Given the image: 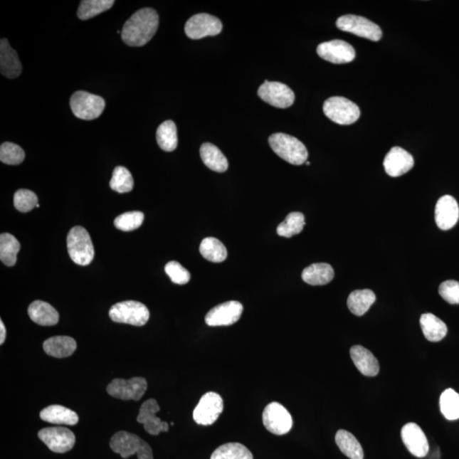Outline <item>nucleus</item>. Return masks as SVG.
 I'll list each match as a JSON object with an SVG mask.
<instances>
[{"label": "nucleus", "mask_w": 459, "mask_h": 459, "mask_svg": "<svg viewBox=\"0 0 459 459\" xmlns=\"http://www.w3.org/2000/svg\"><path fill=\"white\" fill-rule=\"evenodd\" d=\"M439 294L441 298L451 305L459 304V283L448 280L440 284Z\"/></svg>", "instance_id": "37998d69"}, {"label": "nucleus", "mask_w": 459, "mask_h": 459, "mask_svg": "<svg viewBox=\"0 0 459 459\" xmlns=\"http://www.w3.org/2000/svg\"><path fill=\"white\" fill-rule=\"evenodd\" d=\"M199 251L204 259L213 263H221L227 258L225 245L214 238H204L200 244Z\"/></svg>", "instance_id": "2f4dec72"}, {"label": "nucleus", "mask_w": 459, "mask_h": 459, "mask_svg": "<svg viewBox=\"0 0 459 459\" xmlns=\"http://www.w3.org/2000/svg\"><path fill=\"white\" fill-rule=\"evenodd\" d=\"M106 102L99 95L86 91H77L70 99L73 115L82 120H94L102 115Z\"/></svg>", "instance_id": "423d86ee"}, {"label": "nucleus", "mask_w": 459, "mask_h": 459, "mask_svg": "<svg viewBox=\"0 0 459 459\" xmlns=\"http://www.w3.org/2000/svg\"><path fill=\"white\" fill-rule=\"evenodd\" d=\"M25 159L23 148L12 142H4L0 147V160L9 165H19Z\"/></svg>", "instance_id": "58836bf2"}, {"label": "nucleus", "mask_w": 459, "mask_h": 459, "mask_svg": "<svg viewBox=\"0 0 459 459\" xmlns=\"http://www.w3.org/2000/svg\"><path fill=\"white\" fill-rule=\"evenodd\" d=\"M335 443L340 451L351 459H364V453L359 441L352 433L344 430L337 432Z\"/></svg>", "instance_id": "c85d7f7f"}, {"label": "nucleus", "mask_w": 459, "mask_h": 459, "mask_svg": "<svg viewBox=\"0 0 459 459\" xmlns=\"http://www.w3.org/2000/svg\"><path fill=\"white\" fill-rule=\"evenodd\" d=\"M31 320L41 326H55L59 322V313L53 306L45 301L36 300L29 305Z\"/></svg>", "instance_id": "5701e85b"}, {"label": "nucleus", "mask_w": 459, "mask_h": 459, "mask_svg": "<svg viewBox=\"0 0 459 459\" xmlns=\"http://www.w3.org/2000/svg\"><path fill=\"white\" fill-rule=\"evenodd\" d=\"M317 51L321 58L334 64L349 63L356 58L353 46L339 39L320 43Z\"/></svg>", "instance_id": "dca6fc26"}, {"label": "nucleus", "mask_w": 459, "mask_h": 459, "mask_svg": "<svg viewBox=\"0 0 459 459\" xmlns=\"http://www.w3.org/2000/svg\"><path fill=\"white\" fill-rule=\"evenodd\" d=\"M41 418L55 425L75 426L78 422V414L74 411L60 405L49 406L43 409Z\"/></svg>", "instance_id": "393cba45"}, {"label": "nucleus", "mask_w": 459, "mask_h": 459, "mask_svg": "<svg viewBox=\"0 0 459 459\" xmlns=\"http://www.w3.org/2000/svg\"><path fill=\"white\" fill-rule=\"evenodd\" d=\"M144 217V213L139 211L122 213L115 218V226L117 229L122 231L137 230L142 225Z\"/></svg>", "instance_id": "ea45409f"}, {"label": "nucleus", "mask_w": 459, "mask_h": 459, "mask_svg": "<svg viewBox=\"0 0 459 459\" xmlns=\"http://www.w3.org/2000/svg\"><path fill=\"white\" fill-rule=\"evenodd\" d=\"M323 112L329 119L340 125H349L359 120L360 108L356 103L344 97L334 96L323 105Z\"/></svg>", "instance_id": "0eeeda50"}, {"label": "nucleus", "mask_w": 459, "mask_h": 459, "mask_svg": "<svg viewBox=\"0 0 459 459\" xmlns=\"http://www.w3.org/2000/svg\"><path fill=\"white\" fill-rule=\"evenodd\" d=\"M243 306L238 301H228L213 307L205 317V322L211 327L230 326L241 317Z\"/></svg>", "instance_id": "2eb2a0df"}, {"label": "nucleus", "mask_w": 459, "mask_h": 459, "mask_svg": "<svg viewBox=\"0 0 459 459\" xmlns=\"http://www.w3.org/2000/svg\"><path fill=\"white\" fill-rule=\"evenodd\" d=\"M262 418L266 430L274 435H286L291 431L292 426L291 414L278 402H272L266 406Z\"/></svg>", "instance_id": "1a4fd4ad"}, {"label": "nucleus", "mask_w": 459, "mask_h": 459, "mask_svg": "<svg viewBox=\"0 0 459 459\" xmlns=\"http://www.w3.org/2000/svg\"><path fill=\"white\" fill-rule=\"evenodd\" d=\"M305 225V216L302 213L292 212L287 214L285 221L278 226V234L280 237L292 238L300 234Z\"/></svg>", "instance_id": "c9c22d12"}, {"label": "nucleus", "mask_w": 459, "mask_h": 459, "mask_svg": "<svg viewBox=\"0 0 459 459\" xmlns=\"http://www.w3.org/2000/svg\"><path fill=\"white\" fill-rule=\"evenodd\" d=\"M337 28L344 32L351 33L358 37L379 41L382 38V30L373 21L364 16L345 15L336 21Z\"/></svg>", "instance_id": "6e6552de"}, {"label": "nucleus", "mask_w": 459, "mask_h": 459, "mask_svg": "<svg viewBox=\"0 0 459 459\" xmlns=\"http://www.w3.org/2000/svg\"><path fill=\"white\" fill-rule=\"evenodd\" d=\"M305 164H306V165H310V162H306V163H305Z\"/></svg>", "instance_id": "a18cd8bd"}, {"label": "nucleus", "mask_w": 459, "mask_h": 459, "mask_svg": "<svg viewBox=\"0 0 459 459\" xmlns=\"http://www.w3.org/2000/svg\"><path fill=\"white\" fill-rule=\"evenodd\" d=\"M269 144L275 154L294 165H302L307 162L308 151L302 142L292 135L275 133L270 135Z\"/></svg>", "instance_id": "f03ea898"}, {"label": "nucleus", "mask_w": 459, "mask_h": 459, "mask_svg": "<svg viewBox=\"0 0 459 459\" xmlns=\"http://www.w3.org/2000/svg\"><path fill=\"white\" fill-rule=\"evenodd\" d=\"M200 156L209 169L218 173L226 172L228 161L222 152L211 143H204L200 148Z\"/></svg>", "instance_id": "bb28decb"}, {"label": "nucleus", "mask_w": 459, "mask_h": 459, "mask_svg": "<svg viewBox=\"0 0 459 459\" xmlns=\"http://www.w3.org/2000/svg\"><path fill=\"white\" fill-rule=\"evenodd\" d=\"M165 273L174 283L184 285L189 283L191 274L177 261H170L165 265Z\"/></svg>", "instance_id": "79ce46f5"}, {"label": "nucleus", "mask_w": 459, "mask_h": 459, "mask_svg": "<svg viewBox=\"0 0 459 459\" xmlns=\"http://www.w3.org/2000/svg\"><path fill=\"white\" fill-rule=\"evenodd\" d=\"M110 447L113 452L119 453L122 458H128L137 454L138 459H153L149 444L132 433H116L112 437Z\"/></svg>", "instance_id": "20e7f679"}, {"label": "nucleus", "mask_w": 459, "mask_h": 459, "mask_svg": "<svg viewBox=\"0 0 459 459\" xmlns=\"http://www.w3.org/2000/svg\"><path fill=\"white\" fill-rule=\"evenodd\" d=\"M351 357L357 369L367 377H374L379 371V364L374 354L362 347L355 345L351 349Z\"/></svg>", "instance_id": "4be33fe9"}, {"label": "nucleus", "mask_w": 459, "mask_h": 459, "mask_svg": "<svg viewBox=\"0 0 459 459\" xmlns=\"http://www.w3.org/2000/svg\"><path fill=\"white\" fill-rule=\"evenodd\" d=\"M262 100L278 108H287L295 102V95L290 87L279 82L265 80L258 90Z\"/></svg>", "instance_id": "9b49d317"}, {"label": "nucleus", "mask_w": 459, "mask_h": 459, "mask_svg": "<svg viewBox=\"0 0 459 459\" xmlns=\"http://www.w3.org/2000/svg\"><path fill=\"white\" fill-rule=\"evenodd\" d=\"M334 278L333 268L327 263L312 264L304 269L303 281L312 286H322L329 283Z\"/></svg>", "instance_id": "a878e982"}, {"label": "nucleus", "mask_w": 459, "mask_h": 459, "mask_svg": "<svg viewBox=\"0 0 459 459\" xmlns=\"http://www.w3.org/2000/svg\"><path fill=\"white\" fill-rule=\"evenodd\" d=\"M38 204V199L33 191L20 189L14 195V205L17 211L28 213Z\"/></svg>", "instance_id": "a19ab883"}, {"label": "nucleus", "mask_w": 459, "mask_h": 459, "mask_svg": "<svg viewBox=\"0 0 459 459\" xmlns=\"http://www.w3.org/2000/svg\"><path fill=\"white\" fill-rule=\"evenodd\" d=\"M109 317L115 322L142 327L149 320L150 312L145 305L138 301L127 300L112 305Z\"/></svg>", "instance_id": "39448f33"}, {"label": "nucleus", "mask_w": 459, "mask_h": 459, "mask_svg": "<svg viewBox=\"0 0 459 459\" xmlns=\"http://www.w3.org/2000/svg\"><path fill=\"white\" fill-rule=\"evenodd\" d=\"M401 439L408 451L417 458H425L428 453V443L425 433L417 423H408L401 428Z\"/></svg>", "instance_id": "f3484780"}, {"label": "nucleus", "mask_w": 459, "mask_h": 459, "mask_svg": "<svg viewBox=\"0 0 459 459\" xmlns=\"http://www.w3.org/2000/svg\"><path fill=\"white\" fill-rule=\"evenodd\" d=\"M211 459H253V454L241 443H226L218 447Z\"/></svg>", "instance_id": "f704fd0d"}, {"label": "nucleus", "mask_w": 459, "mask_h": 459, "mask_svg": "<svg viewBox=\"0 0 459 459\" xmlns=\"http://www.w3.org/2000/svg\"><path fill=\"white\" fill-rule=\"evenodd\" d=\"M111 189L119 194H127L133 190L134 179L128 169L117 166L113 170L110 181Z\"/></svg>", "instance_id": "4c0bfd02"}, {"label": "nucleus", "mask_w": 459, "mask_h": 459, "mask_svg": "<svg viewBox=\"0 0 459 459\" xmlns=\"http://www.w3.org/2000/svg\"><path fill=\"white\" fill-rule=\"evenodd\" d=\"M159 25V16L155 10L142 9L126 21L121 32L122 41L132 47L145 46L154 36Z\"/></svg>", "instance_id": "f257e3e1"}, {"label": "nucleus", "mask_w": 459, "mask_h": 459, "mask_svg": "<svg viewBox=\"0 0 459 459\" xmlns=\"http://www.w3.org/2000/svg\"><path fill=\"white\" fill-rule=\"evenodd\" d=\"M68 251L74 263L88 265L94 260L95 249L88 231L82 226L70 230L67 238Z\"/></svg>", "instance_id": "7ed1b4c3"}, {"label": "nucleus", "mask_w": 459, "mask_h": 459, "mask_svg": "<svg viewBox=\"0 0 459 459\" xmlns=\"http://www.w3.org/2000/svg\"><path fill=\"white\" fill-rule=\"evenodd\" d=\"M421 326L423 335L431 342H439L448 334V327L445 322L431 313L422 315Z\"/></svg>", "instance_id": "cd10ccee"}, {"label": "nucleus", "mask_w": 459, "mask_h": 459, "mask_svg": "<svg viewBox=\"0 0 459 459\" xmlns=\"http://www.w3.org/2000/svg\"><path fill=\"white\" fill-rule=\"evenodd\" d=\"M440 412L448 421L459 418V394L453 389H448L440 398Z\"/></svg>", "instance_id": "e433bc0d"}, {"label": "nucleus", "mask_w": 459, "mask_h": 459, "mask_svg": "<svg viewBox=\"0 0 459 459\" xmlns=\"http://www.w3.org/2000/svg\"><path fill=\"white\" fill-rule=\"evenodd\" d=\"M413 157L401 147L391 148L384 160L386 172L391 177H399L413 168Z\"/></svg>", "instance_id": "6ab92c4d"}, {"label": "nucleus", "mask_w": 459, "mask_h": 459, "mask_svg": "<svg viewBox=\"0 0 459 459\" xmlns=\"http://www.w3.org/2000/svg\"><path fill=\"white\" fill-rule=\"evenodd\" d=\"M21 245L14 236L3 233L0 236V260L7 266L16 263L17 253L20 251Z\"/></svg>", "instance_id": "473e14b6"}, {"label": "nucleus", "mask_w": 459, "mask_h": 459, "mask_svg": "<svg viewBox=\"0 0 459 459\" xmlns=\"http://www.w3.org/2000/svg\"><path fill=\"white\" fill-rule=\"evenodd\" d=\"M38 437L51 451L64 453L70 451L75 444V436L64 427H49L38 432Z\"/></svg>", "instance_id": "4468645a"}, {"label": "nucleus", "mask_w": 459, "mask_h": 459, "mask_svg": "<svg viewBox=\"0 0 459 459\" xmlns=\"http://www.w3.org/2000/svg\"><path fill=\"white\" fill-rule=\"evenodd\" d=\"M435 218L437 226L443 231L452 229L459 218V207L455 199L450 195L441 196L436 204Z\"/></svg>", "instance_id": "aec40b11"}, {"label": "nucleus", "mask_w": 459, "mask_h": 459, "mask_svg": "<svg viewBox=\"0 0 459 459\" xmlns=\"http://www.w3.org/2000/svg\"><path fill=\"white\" fill-rule=\"evenodd\" d=\"M376 300V296L370 290L353 291L348 297L347 305L351 312L357 317L364 316Z\"/></svg>", "instance_id": "c756f323"}, {"label": "nucleus", "mask_w": 459, "mask_h": 459, "mask_svg": "<svg viewBox=\"0 0 459 459\" xmlns=\"http://www.w3.org/2000/svg\"><path fill=\"white\" fill-rule=\"evenodd\" d=\"M147 390V380L141 377L128 380L113 379L107 388L109 395L124 401H139L145 394Z\"/></svg>", "instance_id": "f8f14e48"}, {"label": "nucleus", "mask_w": 459, "mask_h": 459, "mask_svg": "<svg viewBox=\"0 0 459 459\" xmlns=\"http://www.w3.org/2000/svg\"><path fill=\"white\" fill-rule=\"evenodd\" d=\"M6 338V329L4 322L0 321V344H3Z\"/></svg>", "instance_id": "c03bdc74"}, {"label": "nucleus", "mask_w": 459, "mask_h": 459, "mask_svg": "<svg viewBox=\"0 0 459 459\" xmlns=\"http://www.w3.org/2000/svg\"><path fill=\"white\" fill-rule=\"evenodd\" d=\"M23 65L16 51L11 46L6 38L0 41V72L11 80L20 76Z\"/></svg>", "instance_id": "412c9836"}, {"label": "nucleus", "mask_w": 459, "mask_h": 459, "mask_svg": "<svg viewBox=\"0 0 459 459\" xmlns=\"http://www.w3.org/2000/svg\"><path fill=\"white\" fill-rule=\"evenodd\" d=\"M156 138L162 150L173 152L178 146L177 128L172 120L165 121L157 128Z\"/></svg>", "instance_id": "7c9ffc66"}, {"label": "nucleus", "mask_w": 459, "mask_h": 459, "mask_svg": "<svg viewBox=\"0 0 459 459\" xmlns=\"http://www.w3.org/2000/svg\"><path fill=\"white\" fill-rule=\"evenodd\" d=\"M115 4L113 0H83L77 15L80 20H89L108 11Z\"/></svg>", "instance_id": "72a5a7b5"}, {"label": "nucleus", "mask_w": 459, "mask_h": 459, "mask_svg": "<svg viewBox=\"0 0 459 459\" xmlns=\"http://www.w3.org/2000/svg\"><path fill=\"white\" fill-rule=\"evenodd\" d=\"M224 409L222 397L216 392H208L201 398L194 411V421L200 426H211Z\"/></svg>", "instance_id": "9d476101"}, {"label": "nucleus", "mask_w": 459, "mask_h": 459, "mask_svg": "<svg viewBox=\"0 0 459 459\" xmlns=\"http://www.w3.org/2000/svg\"><path fill=\"white\" fill-rule=\"evenodd\" d=\"M159 411L160 406L155 399L146 401L139 408L137 422L142 423L145 431L152 436H157L161 432L169 431L168 423L162 421L157 417L156 414Z\"/></svg>", "instance_id": "a211bd4d"}, {"label": "nucleus", "mask_w": 459, "mask_h": 459, "mask_svg": "<svg viewBox=\"0 0 459 459\" xmlns=\"http://www.w3.org/2000/svg\"><path fill=\"white\" fill-rule=\"evenodd\" d=\"M223 25L217 17L201 13L191 16L186 21L185 33L188 38L201 39L208 36H216L221 33Z\"/></svg>", "instance_id": "ddd939ff"}, {"label": "nucleus", "mask_w": 459, "mask_h": 459, "mask_svg": "<svg viewBox=\"0 0 459 459\" xmlns=\"http://www.w3.org/2000/svg\"><path fill=\"white\" fill-rule=\"evenodd\" d=\"M43 351L47 355L56 358H65L72 356L77 349L74 339L68 336H56L43 342Z\"/></svg>", "instance_id": "b1692460"}]
</instances>
